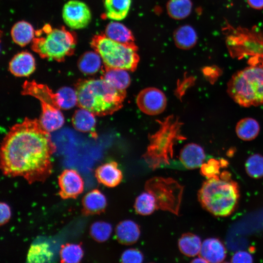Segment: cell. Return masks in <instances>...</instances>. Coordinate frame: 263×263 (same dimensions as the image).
Segmentation results:
<instances>
[{"label": "cell", "instance_id": "d6a6232c", "mask_svg": "<svg viewBox=\"0 0 263 263\" xmlns=\"http://www.w3.org/2000/svg\"><path fill=\"white\" fill-rule=\"evenodd\" d=\"M92 237L98 242H104L110 238L112 232L110 224L104 221H97L93 223L90 227Z\"/></svg>", "mask_w": 263, "mask_h": 263}, {"label": "cell", "instance_id": "ab89813d", "mask_svg": "<svg viewBox=\"0 0 263 263\" xmlns=\"http://www.w3.org/2000/svg\"><path fill=\"white\" fill-rule=\"evenodd\" d=\"M219 176L220 178L223 180L231 179V174L230 172H228L227 171H223L221 174H220Z\"/></svg>", "mask_w": 263, "mask_h": 263}, {"label": "cell", "instance_id": "ffe728a7", "mask_svg": "<svg viewBox=\"0 0 263 263\" xmlns=\"http://www.w3.org/2000/svg\"><path fill=\"white\" fill-rule=\"evenodd\" d=\"M173 39L176 46L181 49L192 48L197 41V35L194 28L185 25L178 27L173 33Z\"/></svg>", "mask_w": 263, "mask_h": 263}, {"label": "cell", "instance_id": "484cf974", "mask_svg": "<svg viewBox=\"0 0 263 263\" xmlns=\"http://www.w3.org/2000/svg\"><path fill=\"white\" fill-rule=\"evenodd\" d=\"M104 78L119 90H125L130 84L131 78L126 70L106 67Z\"/></svg>", "mask_w": 263, "mask_h": 263}, {"label": "cell", "instance_id": "4fadbf2b", "mask_svg": "<svg viewBox=\"0 0 263 263\" xmlns=\"http://www.w3.org/2000/svg\"><path fill=\"white\" fill-rule=\"evenodd\" d=\"M226 256L225 247L219 239L215 238H207L202 243L199 256L207 263L223 262Z\"/></svg>", "mask_w": 263, "mask_h": 263}, {"label": "cell", "instance_id": "1f68e13d", "mask_svg": "<svg viewBox=\"0 0 263 263\" xmlns=\"http://www.w3.org/2000/svg\"><path fill=\"white\" fill-rule=\"evenodd\" d=\"M245 168L247 174L252 178L263 177V156L259 153L250 155L245 162Z\"/></svg>", "mask_w": 263, "mask_h": 263}, {"label": "cell", "instance_id": "5b68a950", "mask_svg": "<svg viewBox=\"0 0 263 263\" xmlns=\"http://www.w3.org/2000/svg\"><path fill=\"white\" fill-rule=\"evenodd\" d=\"M159 130L150 137V144L143 157L152 169L163 164H169L173 156L175 141L184 139L180 133L181 123L173 116L159 121Z\"/></svg>", "mask_w": 263, "mask_h": 263}, {"label": "cell", "instance_id": "9c48e42d", "mask_svg": "<svg viewBox=\"0 0 263 263\" xmlns=\"http://www.w3.org/2000/svg\"><path fill=\"white\" fill-rule=\"evenodd\" d=\"M145 190L155 198L157 209L178 215L184 187L171 178L154 177L145 185Z\"/></svg>", "mask_w": 263, "mask_h": 263}, {"label": "cell", "instance_id": "52a82bcc", "mask_svg": "<svg viewBox=\"0 0 263 263\" xmlns=\"http://www.w3.org/2000/svg\"><path fill=\"white\" fill-rule=\"evenodd\" d=\"M42 31L45 36L34 38L32 45L40 57L60 62L74 54L76 40L73 34L64 27L52 29L49 25H45Z\"/></svg>", "mask_w": 263, "mask_h": 263}, {"label": "cell", "instance_id": "e0dca14e", "mask_svg": "<svg viewBox=\"0 0 263 263\" xmlns=\"http://www.w3.org/2000/svg\"><path fill=\"white\" fill-rule=\"evenodd\" d=\"M82 212L85 215L99 214L103 212L107 207L105 195L98 189L88 192L82 201Z\"/></svg>", "mask_w": 263, "mask_h": 263}, {"label": "cell", "instance_id": "d4e9b609", "mask_svg": "<svg viewBox=\"0 0 263 263\" xmlns=\"http://www.w3.org/2000/svg\"><path fill=\"white\" fill-rule=\"evenodd\" d=\"M180 251L188 257H194L199 254L202 243L200 237L192 233L182 234L178 242Z\"/></svg>", "mask_w": 263, "mask_h": 263}, {"label": "cell", "instance_id": "f1b7e54d", "mask_svg": "<svg viewBox=\"0 0 263 263\" xmlns=\"http://www.w3.org/2000/svg\"><path fill=\"white\" fill-rule=\"evenodd\" d=\"M101 59L99 55L96 52H87L79 59L78 68L83 73L94 74L100 68Z\"/></svg>", "mask_w": 263, "mask_h": 263}, {"label": "cell", "instance_id": "4316f807", "mask_svg": "<svg viewBox=\"0 0 263 263\" xmlns=\"http://www.w3.org/2000/svg\"><path fill=\"white\" fill-rule=\"evenodd\" d=\"M53 253L46 243L32 244L27 256L28 263H46L51 262Z\"/></svg>", "mask_w": 263, "mask_h": 263}, {"label": "cell", "instance_id": "6da1fadb", "mask_svg": "<svg viewBox=\"0 0 263 263\" xmlns=\"http://www.w3.org/2000/svg\"><path fill=\"white\" fill-rule=\"evenodd\" d=\"M56 147L39 119L26 118L4 137L0 150L3 174L23 177L29 184L44 181L52 172Z\"/></svg>", "mask_w": 263, "mask_h": 263}, {"label": "cell", "instance_id": "2e32d148", "mask_svg": "<svg viewBox=\"0 0 263 263\" xmlns=\"http://www.w3.org/2000/svg\"><path fill=\"white\" fill-rule=\"evenodd\" d=\"M205 158L204 149L195 143L186 145L180 152L179 158L181 162L186 168L189 169L200 167Z\"/></svg>", "mask_w": 263, "mask_h": 263}, {"label": "cell", "instance_id": "ba28073f", "mask_svg": "<svg viewBox=\"0 0 263 263\" xmlns=\"http://www.w3.org/2000/svg\"><path fill=\"white\" fill-rule=\"evenodd\" d=\"M21 93L34 96L40 101L42 112L39 120L47 131L52 132L62 126L64 118L60 111L56 93H53L47 85L35 81H25Z\"/></svg>", "mask_w": 263, "mask_h": 263}, {"label": "cell", "instance_id": "9a60e30c", "mask_svg": "<svg viewBox=\"0 0 263 263\" xmlns=\"http://www.w3.org/2000/svg\"><path fill=\"white\" fill-rule=\"evenodd\" d=\"M10 72L17 76H27L36 69L35 60L33 55L27 52L16 55L9 63Z\"/></svg>", "mask_w": 263, "mask_h": 263}, {"label": "cell", "instance_id": "ac0fdd59", "mask_svg": "<svg viewBox=\"0 0 263 263\" xmlns=\"http://www.w3.org/2000/svg\"><path fill=\"white\" fill-rule=\"evenodd\" d=\"M115 232L118 242L124 245L134 244L140 235L139 226L130 220L120 222L116 226Z\"/></svg>", "mask_w": 263, "mask_h": 263}, {"label": "cell", "instance_id": "74e56055", "mask_svg": "<svg viewBox=\"0 0 263 263\" xmlns=\"http://www.w3.org/2000/svg\"><path fill=\"white\" fill-rule=\"evenodd\" d=\"M0 224L2 225L9 221L11 217V212L9 205L4 202L0 203Z\"/></svg>", "mask_w": 263, "mask_h": 263}, {"label": "cell", "instance_id": "30bf717a", "mask_svg": "<svg viewBox=\"0 0 263 263\" xmlns=\"http://www.w3.org/2000/svg\"><path fill=\"white\" fill-rule=\"evenodd\" d=\"M62 19L70 28L80 29L89 25L92 19V14L86 3L78 0H71L63 6Z\"/></svg>", "mask_w": 263, "mask_h": 263}, {"label": "cell", "instance_id": "4dcf8cb0", "mask_svg": "<svg viewBox=\"0 0 263 263\" xmlns=\"http://www.w3.org/2000/svg\"><path fill=\"white\" fill-rule=\"evenodd\" d=\"M59 254L61 263H77L81 260L83 251L80 244H66L61 246Z\"/></svg>", "mask_w": 263, "mask_h": 263}, {"label": "cell", "instance_id": "603a6c76", "mask_svg": "<svg viewBox=\"0 0 263 263\" xmlns=\"http://www.w3.org/2000/svg\"><path fill=\"white\" fill-rule=\"evenodd\" d=\"M260 127L258 121L251 117H246L239 120L235 127L237 136L244 141L254 139L259 134Z\"/></svg>", "mask_w": 263, "mask_h": 263}, {"label": "cell", "instance_id": "277c9868", "mask_svg": "<svg viewBox=\"0 0 263 263\" xmlns=\"http://www.w3.org/2000/svg\"><path fill=\"white\" fill-rule=\"evenodd\" d=\"M229 96L239 105H263V62L251 64L235 73L227 84Z\"/></svg>", "mask_w": 263, "mask_h": 263}, {"label": "cell", "instance_id": "7c38bea8", "mask_svg": "<svg viewBox=\"0 0 263 263\" xmlns=\"http://www.w3.org/2000/svg\"><path fill=\"white\" fill-rule=\"evenodd\" d=\"M58 183L59 195L63 199H75L83 191V180L73 169L64 170L58 176Z\"/></svg>", "mask_w": 263, "mask_h": 263}, {"label": "cell", "instance_id": "44dd1931", "mask_svg": "<svg viewBox=\"0 0 263 263\" xmlns=\"http://www.w3.org/2000/svg\"><path fill=\"white\" fill-rule=\"evenodd\" d=\"M132 0H104L105 15L114 20H121L128 15Z\"/></svg>", "mask_w": 263, "mask_h": 263}, {"label": "cell", "instance_id": "f35d334b", "mask_svg": "<svg viewBox=\"0 0 263 263\" xmlns=\"http://www.w3.org/2000/svg\"><path fill=\"white\" fill-rule=\"evenodd\" d=\"M249 5L253 8L261 9L263 8V0H247Z\"/></svg>", "mask_w": 263, "mask_h": 263}, {"label": "cell", "instance_id": "8d00e7d4", "mask_svg": "<svg viewBox=\"0 0 263 263\" xmlns=\"http://www.w3.org/2000/svg\"><path fill=\"white\" fill-rule=\"evenodd\" d=\"M253 258L251 254L244 251H240L236 252L232 257V263H252Z\"/></svg>", "mask_w": 263, "mask_h": 263}, {"label": "cell", "instance_id": "3957f363", "mask_svg": "<svg viewBox=\"0 0 263 263\" xmlns=\"http://www.w3.org/2000/svg\"><path fill=\"white\" fill-rule=\"evenodd\" d=\"M240 196L238 183L232 179H222L219 175L207 179L198 193L202 207L218 217L231 215L237 207Z\"/></svg>", "mask_w": 263, "mask_h": 263}, {"label": "cell", "instance_id": "7402d4cb", "mask_svg": "<svg viewBox=\"0 0 263 263\" xmlns=\"http://www.w3.org/2000/svg\"><path fill=\"white\" fill-rule=\"evenodd\" d=\"M11 35L15 43L23 47L33 40L35 31L30 23L25 21H20L12 27Z\"/></svg>", "mask_w": 263, "mask_h": 263}, {"label": "cell", "instance_id": "836d02e7", "mask_svg": "<svg viewBox=\"0 0 263 263\" xmlns=\"http://www.w3.org/2000/svg\"><path fill=\"white\" fill-rule=\"evenodd\" d=\"M58 102L61 109H69L77 103L75 90L70 87H63L56 93Z\"/></svg>", "mask_w": 263, "mask_h": 263}, {"label": "cell", "instance_id": "e575fe53", "mask_svg": "<svg viewBox=\"0 0 263 263\" xmlns=\"http://www.w3.org/2000/svg\"><path fill=\"white\" fill-rule=\"evenodd\" d=\"M221 168L222 167L220 160L211 158L201 166L200 173L207 179L211 178L220 175Z\"/></svg>", "mask_w": 263, "mask_h": 263}, {"label": "cell", "instance_id": "8992f818", "mask_svg": "<svg viewBox=\"0 0 263 263\" xmlns=\"http://www.w3.org/2000/svg\"><path fill=\"white\" fill-rule=\"evenodd\" d=\"M91 45L101 57L105 67L131 71L136 70L139 57L135 44L122 43L104 34H99L93 37Z\"/></svg>", "mask_w": 263, "mask_h": 263}, {"label": "cell", "instance_id": "83f0119b", "mask_svg": "<svg viewBox=\"0 0 263 263\" xmlns=\"http://www.w3.org/2000/svg\"><path fill=\"white\" fill-rule=\"evenodd\" d=\"M192 7L190 0H169L167 4L168 15L175 19H182L188 17Z\"/></svg>", "mask_w": 263, "mask_h": 263}, {"label": "cell", "instance_id": "5bb4252c", "mask_svg": "<svg viewBox=\"0 0 263 263\" xmlns=\"http://www.w3.org/2000/svg\"><path fill=\"white\" fill-rule=\"evenodd\" d=\"M95 176L99 183L110 188L118 185L123 178L122 171L115 162L106 163L99 166L95 170Z\"/></svg>", "mask_w": 263, "mask_h": 263}, {"label": "cell", "instance_id": "8fae6325", "mask_svg": "<svg viewBox=\"0 0 263 263\" xmlns=\"http://www.w3.org/2000/svg\"><path fill=\"white\" fill-rule=\"evenodd\" d=\"M139 109L149 115H156L162 113L167 105L165 94L159 89L150 87L142 90L136 97Z\"/></svg>", "mask_w": 263, "mask_h": 263}, {"label": "cell", "instance_id": "d590c367", "mask_svg": "<svg viewBox=\"0 0 263 263\" xmlns=\"http://www.w3.org/2000/svg\"><path fill=\"white\" fill-rule=\"evenodd\" d=\"M144 260L142 253L137 249L130 248L125 250L121 255V262L124 263H140Z\"/></svg>", "mask_w": 263, "mask_h": 263}, {"label": "cell", "instance_id": "60d3db41", "mask_svg": "<svg viewBox=\"0 0 263 263\" xmlns=\"http://www.w3.org/2000/svg\"><path fill=\"white\" fill-rule=\"evenodd\" d=\"M191 263H207L204 259L199 256L198 258L194 259L192 261H191Z\"/></svg>", "mask_w": 263, "mask_h": 263}, {"label": "cell", "instance_id": "f546056e", "mask_svg": "<svg viewBox=\"0 0 263 263\" xmlns=\"http://www.w3.org/2000/svg\"><path fill=\"white\" fill-rule=\"evenodd\" d=\"M134 207L137 213L143 216L150 215L157 209L155 197L147 191L137 196Z\"/></svg>", "mask_w": 263, "mask_h": 263}, {"label": "cell", "instance_id": "d6986e66", "mask_svg": "<svg viewBox=\"0 0 263 263\" xmlns=\"http://www.w3.org/2000/svg\"><path fill=\"white\" fill-rule=\"evenodd\" d=\"M105 35L109 38L127 44H135L132 31L124 24L118 22H111L106 26Z\"/></svg>", "mask_w": 263, "mask_h": 263}, {"label": "cell", "instance_id": "b9f144b4", "mask_svg": "<svg viewBox=\"0 0 263 263\" xmlns=\"http://www.w3.org/2000/svg\"><path fill=\"white\" fill-rule=\"evenodd\" d=\"M220 161L222 168H225L227 166L228 163L226 160L222 159Z\"/></svg>", "mask_w": 263, "mask_h": 263}, {"label": "cell", "instance_id": "cb8c5ba5", "mask_svg": "<svg viewBox=\"0 0 263 263\" xmlns=\"http://www.w3.org/2000/svg\"><path fill=\"white\" fill-rule=\"evenodd\" d=\"M72 121L77 130L94 134L96 121L94 115L90 111L83 108L76 111Z\"/></svg>", "mask_w": 263, "mask_h": 263}, {"label": "cell", "instance_id": "7a4b0ae2", "mask_svg": "<svg viewBox=\"0 0 263 263\" xmlns=\"http://www.w3.org/2000/svg\"><path fill=\"white\" fill-rule=\"evenodd\" d=\"M75 91L79 106L98 116L118 111L126 96L125 90L115 88L104 78L79 81Z\"/></svg>", "mask_w": 263, "mask_h": 263}]
</instances>
